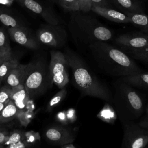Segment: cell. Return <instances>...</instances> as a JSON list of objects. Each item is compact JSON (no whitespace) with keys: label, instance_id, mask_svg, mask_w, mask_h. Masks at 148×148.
<instances>
[{"label":"cell","instance_id":"obj_2","mask_svg":"<svg viewBox=\"0 0 148 148\" xmlns=\"http://www.w3.org/2000/svg\"><path fill=\"white\" fill-rule=\"evenodd\" d=\"M68 66L72 69L74 83L84 95L99 98L112 103L113 94L108 87L93 73L87 64L71 51L65 53Z\"/></svg>","mask_w":148,"mask_h":148},{"label":"cell","instance_id":"obj_1","mask_svg":"<svg viewBox=\"0 0 148 148\" xmlns=\"http://www.w3.org/2000/svg\"><path fill=\"white\" fill-rule=\"evenodd\" d=\"M89 47L98 66L108 75L121 77L143 72L127 54L107 42L97 41Z\"/></svg>","mask_w":148,"mask_h":148},{"label":"cell","instance_id":"obj_22","mask_svg":"<svg viewBox=\"0 0 148 148\" xmlns=\"http://www.w3.org/2000/svg\"><path fill=\"white\" fill-rule=\"evenodd\" d=\"M18 64V61L16 59L13 58L12 56L5 60L0 65V81L3 82L10 72Z\"/></svg>","mask_w":148,"mask_h":148},{"label":"cell","instance_id":"obj_39","mask_svg":"<svg viewBox=\"0 0 148 148\" xmlns=\"http://www.w3.org/2000/svg\"><path fill=\"white\" fill-rule=\"evenodd\" d=\"M61 148H75V146L72 143H68L60 146Z\"/></svg>","mask_w":148,"mask_h":148},{"label":"cell","instance_id":"obj_17","mask_svg":"<svg viewBox=\"0 0 148 148\" xmlns=\"http://www.w3.org/2000/svg\"><path fill=\"white\" fill-rule=\"evenodd\" d=\"M120 79L134 87L148 89V72H141L136 74L123 76Z\"/></svg>","mask_w":148,"mask_h":148},{"label":"cell","instance_id":"obj_38","mask_svg":"<svg viewBox=\"0 0 148 148\" xmlns=\"http://www.w3.org/2000/svg\"><path fill=\"white\" fill-rule=\"evenodd\" d=\"M10 56H12V53H11V52L8 53L7 54H6L5 56H4L3 57H1V58H0V65L3 62V61H4L5 60H6L8 58H9V57H10Z\"/></svg>","mask_w":148,"mask_h":148},{"label":"cell","instance_id":"obj_34","mask_svg":"<svg viewBox=\"0 0 148 148\" xmlns=\"http://www.w3.org/2000/svg\"><path fill=\"white\" fill-rule=\"evenodd\" d=\"M57 118L59 121L61 122L62 124H66L68 121V120L66 116V113L65 111L58 113L57 115Z\"/></svg>","mask_w":148,"mask_h":148},{"label":"cell","instance_id":"obj_36","mask_svg":"<svg viewBox=\"0 0 148 148\" xmlns=\"http://www.w3.org/2000/svg\"><path fill=\"white\" fill-rule=\"evenodd\" d=\"M138 123L141 126L148 128V114H146Z\"/></svg>","mask_w":148,"mask_h":148},{"label":"cell","instance_id":"obj_37","mask_svg":"<svg viewBox=\"0 0 148 148\" xmlns=\"http://www.w3.org/2000/svg\"><path fill=\"white\" fill-rule=\"evenodd\" d=\"M14 0H0V5L6 7H9L13 3Z\"/></svg>","mask_w":148,"mask_h":148},{"label":"cell","instance_id":"obj_16","mask_svg":"<svg viewBox=\"0 0 148 148\" xmlns=\"http://www.w3.org/2000/svg\"><path fill=\"white\" fill-rule=\"evenodd\" d=\"M124 13H144V10L137 0H110Z\"/></svg>","mask_w":148,"mask_h":148},{"label":"cell","instance_id":"obj_13","mask_svg":"<svg viewBox=\"0 0 148 148\" xmlns=\"http://www.w3.org/2000/svg\"><path fill=\"white\" fill-rule=\"evenodd\" d=\"M91 10L98 15L117 23H131L129 17L123 12H119L109 7H102L92 5Z\"/></svg>","mask_w":148,"mask_h":148},{"label":"cell","instance_id":"obj_29","mask_svg":"<svg viewBox=\"0 0 148 148\" xmlns=\"http://www.w3.org/2000/svg\"><path fill=\"white\" fill-rule=\"evenodd\" d=\"M80 10L83 12H88L91 10L92 8V3L90 0H77Z\"/></svg>","mask_w":148,"mask_h":148},{"label":"cell","instance_id":"obj_31","mask_svg":"<svg viewBox=\"0 0 148 148\" xmlns=\"http://www.w3.org/2000/svg\"><path fill=\"white\" fill-rule=\"evenodd\" d=\"M31 145L25 139L20 141L17 143H14V144H11L9 145H8L6 146V147L8 148H24V147H27L30 146Z\"/></svg>","mask_w":148,"mask_h":148},{"label":"cell","instance_id":"obj_8","mask_svg":"<svg viewBox=\"0 0 148 148\" xmlns=\"http://www.w3.org/2000/svg\"><path fill=\"white\" fill-rule=\"evenodd\" d=\"M45 81V72L42 65L39 63L28 64L23 85L30 98L40 92L44 86Z\"/></svg>","mask_w":148,"mask_h":148},{"label":"cell","instance_id":"obj_7","mask_svg":"<svg viewBox=\"0 0 148 148\" xmlns=\"http://www.w3.org/2000/svg\"><path fill=\"white\" fill-rule=\"evenodd\" d=\"M49 65V78L51 84L54 83L59 88H64L69 82L67 67L68 64L65 54L51 50Z\"/></svg>","mask_w":148,"mask_h":148},{"label":"cell","instance_id":"obj_21","mask_svg":"<svg viewBox=\"0 0 148 148\" xmlns=\"http://www.w3.org/2000/svg\"><path fill=\"white\" fill-rule=\"evenodd\" d=\"M0 22L8 28L23 27L7 10L2 7H0Z\"/></svg>","mask_w":148,"mask_h":148},{"label":"cell","instance_id":"obj_35","mask_svg":"<svg viewBox=\"0 0 148 148\" xmlns=\"http://www.w3.org/2000/svg\"><path fill=\"white\" fill-rule=\"evenodd\" d=\"M66 113L68 121H69L70 122H72L76 120L77 117L75 110H73V109H70L67 112H66Z\"/></svg>","mask_w":148,"mask_h":148},{"label":"cell","instance_id":"obj_23","mask_svg":"<svg viewBox=\"0 0 148 148\" xmlns=\"http://www.w3.org/2000/svg\"><path fill=\"white\" fill-rule=\"evenodd\" d=\"M67 91L65 88H62L61 90L56 94L50 100L47 106V111L51 112L55 107H56L66 97Z\"/></svg>","mask_w":148,"mask_h":148},{"label":"cell","instance_id":"obj_24","mask_svg":"<svg viewBox=\"0 0 148 148\" xmlns=\"http://www.w3.org/2000/svg\"><path fill=\"white\" fill-rule=\"evenodd\" d=\"M58 3L65 10L68 12H76L80 10L77 0H57Z\"/></svg>","mask_w":148,"mask_h":148},{"label":"cell","instance_id":"obj_11","mask_svg":"<svg viewBox=\"0 0 148 148\" xmlns=\"http://www.w3.org/2000/svg\"><path fill=\"white\" fill-rule=\"evenodd\" d=\"M23 6L41 16L48 24L58 25L59 20L55 13L49 8L45 7L36 0H16Z\"/></svg>","mask_w":148,"mask_h":148},{"label":"cell","instance_id":"obj_19","mask_svg":"<svg viewBox=\"0 0 148 148\" xmlns=\"http://www.w3.org/2000/svg\"><path fill=\"white\" fill-rule=\"evenodd\" d=\"M130 20V23L139 28L140 31L148 35V15L145 13H125Z\"/></svg>","mask_w":148,"mask_h":148},{"label":"cell","instance_id":"obj_28","mask_svg":"<svg viewBox=\"0 0 148 148\" xmlns=\"http://www.w3.org/2000/svg\"><path fill=\"white\" fill-rule=\"evenodd\" d=\"M34 114L30 110L24 111L20 110L17 117H18L21 123L24 125H27L33 117Z\"/></svg>","mask_w":148,"mask_h":148},{"label":"cell","instance_id":"obj_10","mask_svg":"<svg viewBox=\"0 0 148 148\" xmlns=\"http://www.w3.org/2000/svg\"><path fill=\"white\" fill-rule=\"evenodd\" d=\"M45 136L50 143L60 146L72 143L75 138L69 129L61 126H53L48 128L45 132Z\"/></svg>","mask_w":148,"mask_h":148},{"label":"cell","instance_id":"obj_4","mask_svg":"<svg viewBox=\"0 0 148 148\" xmlns=\"http://www.w3.org/2000/svg\"><path fill=\"white\" fill-rule=\"evenodd\" d=\"M74 20L78 36L83 42L91 44L97 41H109L113 38L112 31L94 18L77 14Z\"/></svg>","mask_w":148,"mask_h":148},{"label":"cell","instance_id":"obj_32","mask_svg":"<svg viewBox=\"0 0 148 148\" xmlns=\"http://www.w3.org/2000/svg\"><path fill=\"white\" fill-rule=\"evenodd\" d=\"M134 59L141 61L146 64H148V49L142 53L137 55L134 57Z\"/></svg>","mask_w":148,"mask_h":148},{"label":"cell","instance_id":"obj_43","mask_svg":"<svg viewBox=\"0 0 148 148\" xmlns=\"http://www.w3.org/2000/svg\"><path fill=\"white\" fill-rule=\"evenodd\" d=\"M53 3H57V0H50Z\"/></svg>","mask_w":148,"mask_h":148},{"label":"cell","instance_id":"obj_45","mask_svg":"<svg viewBox=\"0 0 148 148\" xmlns=\"http://www.w3.org/2000/svg\"><path fill=\"white\" fill-rule=\"evenodd\" d=\"M1 83H2V82L0 81V88H1Z\"/></svg>","mask_w":148,"mask_h":148},{"label":"cell","instance_id":"obj_44","mask_svg":"<svg viewBox=\"0 0 148 148\" xmlns=\"http://www.w3.org/2000/svg\"><path fill=\"white\" fill-rule=\"evenodd\" d=\"M2 147H4L3 145H0V148H2Z\"/></svg>","mask_w":148,"mask_h":148},{"label":"cell","instance_id":"obj_5","mask_svg":"<svg viewBox=\"0 0 148 148\" xmlns=\"http://www.w3.org/2000/svg\"><path fill=\"white\" fill-rule=\"evenodd\" d=\"M114 42L120 49L134 58L148 49V35L142 31L125 33L116 37Z\"/></svg>","mask_w":148,"mask_h":148},{"label":"cell","instance_id":"obj_27","mask_svg":"<svg viewBox=\"0 0 148 148\" xmlns=\"http://www.w3.org/2000/svg\"><path fill=\"white\" fill-rule=\"evenodd\" d=\"M0 50L2 51H11L6 33L2 28H0Z\"/></svg>","mask_w":148,"mask_h":148},{"label":"cell","instance_id":"obj_18","mask_svg":"<svg viewBox=\"0 0 148 148\" xmlns=\"http://www.w3.org/2000/svg\"><path fill=\"white\" fill-rule=\"evenodd\" d=\"M97 117L102 121L112 125L114 124L118 118L113 106L108 102H105L103 108L97 114Z\"/></svg>","mask_w":148,"mask_h":148},{"label":"cell","instance_id":"obj_25","mask_svg":"<svg viewBox=\"0 0 148 148\" xmlns=\"http://www.w3.org/2000/svg\"><path fill=\"white\" fill-rule=\"evenodd\" d=\"M25 135L23 132L18 130H14L10 134L8 140L4 144V147H6V146L11 144L17 143L25 139Z\"/></svg>","mask_w":148,"mask_h":148},{"label":"cell","instance_id":"obj_15","mask_svg":"<svg viewBox=\"0 0 148 148\" xmlns=\"http://www.w3.org/2000/svg\"><path fill=\"white\" fill-rule=\"evenodd\" d=\"M10 99L14 102L20 110H23L25 107L30 98L23 84L12 88Z\"/></svg>","mask_w":148,"mask_h":148},{"label":"cell","instance_id":"obj_41","mask_svg":"<svg viewBox=\"0 0 148 148\" xmlns=\"http://www.w3.org/2000/svg\"><path fill=\"white\" fill-rule=\"evenodd\" d=\"M11 52V51H1L0 50V58L2 57H3L4 56H5L6 54H7L8 53Z\"/></svg>","mask_w":148,"mask_h":148},{"label":"cell","instance_id":"obj_6","mask_svg":"<svg viewBox=\"0 0 148 148\" xmlns=\"http://www.w3.org/2000/svg\"><path fill=\"white\" fill-rule=\"evenodd\" d=\"M123 125L122 148H143L148 145V128L134 121L125 122Z\"/></svg>","mask_w":148,"mask_h":148},{"label":"cell","instance_id":"obj_9","mask_svg":"<svg viewBox=\"0 0 148 148\" xmlns=\"http://www.w3.org/2000/svg\"><path fill=\"white\" fill-rule=\"evenodd\" d=\"M39 41L46 45L60 47L65 42L67 35L65 31L58 25H45L36 32Z\"/></svg>","mask_w":148,"mask_h":148},{"label":"cell","instance_id":"obj_20","mask_svg":"<svg viewBox=\"0 0 148 148\" xmlns=\"http://www.w3.org/2000/svg\"><path fill=\"white\" fill-rule=\"evenodd\" d=\"M20 110L11 99L5 106L0 114V123H6L17 117Z\"/></svg>","mask_w":148,"mask_h":148},{"label":"cell","instance_id":"obj_12","mask_svg":"<svg viewBox=\"0 0 148 148\" xmlns=\"http://www.w3.org/2000/svg\"><path fill=\"white\" fill-rule=\"evenodd\" d=\"M8 31L12 39L17 43L29 49H36L38 48V46L36 42L28 32L25 27H9Z\"/></svg>","mask_w":148,"mask_h":148},{"label":"cell","instance_id":"obj_42","mask_svg":"<svg viewBox=\"0 0 148 148\" xmlns=\"http://www.w3.org/2000/svg\"><path fill=\"white\" fill-rule=\"evenodd\" d=\"M145 112H146V114H148V105L146 106V108H145Z\"/></svg>","mask_w":148,"mask_h":148},{"label":"cell","instance_id":"obj_3","mask_svg":"<svg viewBox=\"0 0 148 148\" xmlns=\"http://www.w3.org/2000/svg\"><path fill=\"white\" fill-rule=\"evenodd\" d=\"M112 103L122 124L138 120L146 108L141 95L120 78L114 84Z\"/></svg>","mask_w":148,"mask_h":148},{"label":"cell","instance_id":"obj_30","mask_svg":"<svg viewBox=\"0 0 148 148\" xmlns=\"http://www.w3.org/2000/svg\"><path fill=\"white\" fill-rule=\"evenodd\" d=\"M10 134L8 130L4 128L0 127V145H3L8 140Z\"/></svg>","mask_w":148,"mask_h":148},{"label":"cell","instance_id":"obj_26","mask_svg":"<svg viewBox=\"0 0 148 148\" xmlns=\"http://www.w3.org/2000/svg\"><path fill=\"white\" fill-rule=\"evenodd\" d=\"M12 88L5 84L0 88V103L8 102L10 100Z\"/></svg>","mask_w":148,"mask_h":148},{"label":"cell","instance_id":"obj_14","mask_svg":"<svg viewBox=\"0 0 148 148\" xmlns=\"http://www.w3.org/2000/svg\"><path fill=\"white\" fill-rule=\"evenodd\" d=\"M28 65L18 64L8 75L5 80V84L11 88L14 87L19 84H23L25 76L26 75Z\"/></svg>","mask_w":148,"mask_h":148},{"label":"cell","instance_id":"obj_33","mask_svg":"<svg viewBox=\"0 0 148 148\" xmlns=\"http://www.w3.org/2000/svg\"><path fill=\"white\" fill-rule=\"evenodd\" d=\"M92 5H96L102 7H109V3L108 0H90Z\"/></svg>","mask_w":148,"mask_h":148},{"label":"cell","instance_id":"obj_40","mask_svg":"<svg viewBox=\"0 0 148 148\" xmlns=\"http://www.w3.org/2000/svg\"><path fill=\"white\" fill-rule=\"evenodd\" d=\"M8 102H3V103H0V114L2 112V110L3 109V108H5V106L7 105V103Z\"/></svg>","mask_w":148,"mask_h":148}]
</instances>
